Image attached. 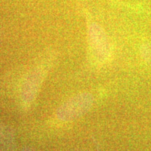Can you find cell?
Wrapping results in <instances>:
<instances>
[{"label": "cell", "instance_id": "1", "mask_svg": "<svg viewBox=\"0 0 151 151\" xmlns=\"http://www.w3.org/2000/svg\"><path fill=\"white\" fill-rule=\"evenodd\" d=\"M21 151H35L32 150V149H30V148H23Z\"/></svg>", "mask_w": 151, "mask_h": 151}]
</instances>
